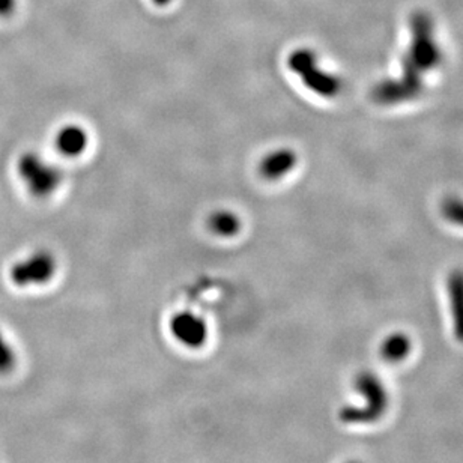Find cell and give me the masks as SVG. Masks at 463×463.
I'll return each instance as SVG.
<instances>
[{
    "mask_svg": "<svg viewBox=\"0 0 463 463\" xmlns=\"http://www.w3.org/2000/svg\"><path fill=\"white\" fill-rule=\"evenodd\" d=\"M442 62V53L433 38V26L426 14L412 18V43L403 58L401 79L385 80L374 86L372 99L374 103L392 106L415 99L423 90V77Z\"/></svg>",
    "mask_w": 463,
    "mask_h": 463,
    "instance_id": "6da1fadb",
    "label": "cell"
},
{
    "mask_svg": "<svg viewBox=\"0 0 463 463\" xmlns=\"http://www.w3.org/2000/svg\"><path fill=\"white\" fill-rule=\"evenodd\" d=\"M355 392L363 399L361 405H346L340 410L339 417L345 424H373L387 414L390 408V392L378 374L363 370L354 381Z\"/></svg>",
    "mask_w": 463,
    "mask_h": 463,
    "instance_id": "7a4b0ae2",
    "label": "cell"
},
{
    "mask_svg": "<svg viewBox=\"0 0 463 463\" xmlns=\"http://www.w3.org/2000/svg\"><path fill=\"white\" fill-rule=\"evenodd\" d=\"M288 65L295 76L303 81L308 90L324 99H335L342 92V80L331 72L322 70L315 52L310 49L295 50L288 59Z\"/></svg>",
    "mask_w": 463,
    "mask_h": 463,
    "instance_id": "3957f363",
    "label": "cell"
},
{
    "mask_svg": "<svg viewBox=\"0 0 463 463\" xmlns=\"http://www.w3.org/2000/svg\"><path fill=\"white\" fill-rule=\"evenodd\" d=\"M17 169L27 192L36 199L52 196L62 184L63 175L58 165L36 152L23 154L18 160Z\"/></svg>",
    "mask_w": 463,
    "mask_h": 463,
    "instance_id": "277c9868",
    "label": "cell"
},
{
    "mask_svg": "<svg viewBox=\"0 0 463 463\" xmlns=\"http://www.w3.org/2000/svg\"><path fill=\"white\" fill-rule=\"evenodd\" d=\"M56 258L47 250H38L31 256L14 263L9 271V279L14 285L24 286L44 285L52 280L56 272Z\"/></svg>",
    "mask_w": 463,
    "mask_h": 463,
    "instance_id": "5b68a950",
    "label": "cell"
},
{
    "mask_svg": "<svg viewBox=\"0 0 463 463\" xmlns=\"http://www.w3.org/2000/svg\"><path fill=\"white\" fill-rule=\"evenodd\" d=\"M169 328L179 344L192 349L203 346L208 340V326L205 319L197 313L188 310L175 313L174 317L170 319Z\"/></svg>",
    "mask_w": 463,
    "mask_h": 463,
    "instance_id": "8992f818",
    "label": "cell"
},
{
    "mask_svg": "<svg viewBox=\"0 0 463 463\" xmlns=\"http://www.w3.org/2000/svg\"><path fill=\"white\" fill-rule=\"evenodd\" d=\"M297 161L298 156L292 149L280 147L263 156L262 161L259 163V174L268 181H277L290 174L297 165Z\"/></svg>",
    "mask_w": 463,
    "mask_h": 463,
    "instance_id": "52a82bcc",
    "label": "cell"
},
{
    "mask_svg": "<svg viewBox=\"0 0 463 463\" xmlns=\"http://www.w3.org/2000/svg\"><path fill=\"white\" fill-rule=\"evenodd\" d=\"M90 137L80 125H65L59 129L54 138V145L62 156H79L86 151Z\"/></svg>",
    "mask_w": 463,
    "mask_h": 463,
    "instance_id": "ba28073f",
    "label": "cell"
},
{
    "mask_svg": "<svg viewBox=\"0 0 463 463\" xmlns=\"http://www.w3.org/2000/svg\"><path fill=\"white\" fill-rule=\"evenodd\" d=\"M449 297L455 337L463 344V271L451 272L449 277Z\"/></svg>",
    "mask_w": 463,
    "mask_h": 463,
    "instance_id": "9c48e42d",
    "label": "cell"
},
{
    "mask_svg": "<svg viewBox=\"0 0 463 463\" xmlns=\"http://www.w3.org/2000/svg\"><path fill=\"white\" fill-rule=\"evenodd\" d=\"M412 352V340L405 333H392L383 340L379 354L388 364H401Z\"/></svg>",
    "mask_w": 463,
    "mask_h": 463,
    "instance_id": "30bf717a",
    "label": "cell"
},
{
    "mask_svg": "<svg viewBox=\"0 0 463 463\" xmlns=\"http://www.w3.org/2000/svg\"><path fill=\"white\" fill-rule=\"evenodd\" d=\"M241 220L233 211L219 210L213 213L208 219V228L222 238H232L241 231Z\"/></svg>",
    "mask_w": 463,
    "mask_h": 463,
    "instance_id": "8fae6325",
    "label": "cell"
},
{
    "mask_svg": "<svg viewBox=\"0 0 463 463\" xmlns=\"http://www.w3.org/2000/svg\"><path fill=\"white\" fill-rule=\"evenodd\" d=\"M17 364V355L8 340L5 339L4 333L0 331V373H9Z\"/></svg>",
    "mask_w": 463,
    "mask_h": 463,
    "instance_id": "7c38bea8",
    "label": "cell"
},
{
    "mask_svg": "<svg viewBox=\"0 0 463 463\" xmlns=\"http://www.w3.org/2000/svg\"><path fill=\"white\" fill-rule=\"evenodd\" d=\"M442 215L451 223L463 228V201L458 197H449L442 203Z\"/></svg>",
    "mask_w": 463,
    "mask_h": 463,
    "instance_id": "4fadbf2b",
    "label": "cell"
},
{
    "mask_svg": "<svg viewBox=\"0 0 463 463\" xmlns=\"http://www.w3.org/2000/svg\"><path fill=\"white\" fill-rule=\"evenodd\" d=\"M13 8L14 0H0V14H9Z\"/></svg>",
    "mask_w": 463,
    "mask_h": 463,
    "instance_id": "5bb4252c",
    "label": "cell"
},
{
    "mask_svg": "<svg viewBox=\"0 0 463 463\" xmlns=\"http://www.w3.org/2000/svg\"><path fill=\"white\" fill-rule=\"evenodd\" d=\"M152 2H154V5H156V6H160V8H165L167 5L172 4V0H152Z\"/></svg>",
    "mask_w": 463,
    "mask_h": 463,
    "instance_id": "9a60e30c",
    "label": "cell"
},
{
    "mask_svg": "<svg viewBox=\"0 0 463 463\" xmlns=\"http://www.w3.org/2000/svg\"><path fill=\"white\" fill-rule=\"evenodd\" d=\"M346 463H361V462H358V460H349V462H346Z\"/></svg>",
    "mask_w": 463,
    "mask_h": 463,
    "instance_id": "2e32d148",
    "label": "cell"
}]
</instances>
